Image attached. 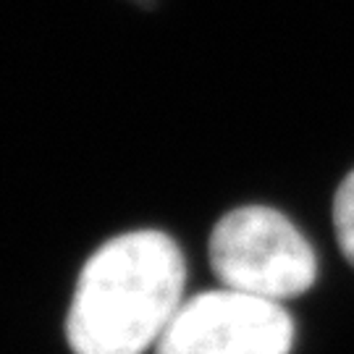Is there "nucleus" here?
Here are the masks:
<instances>
[{
    "instance_id": "nucleus-1",
    "label": "nucleus",
    "mask_w": 354,
    "mask_h": 354,
    "mask_svg": "<svg viewBox=\"0 0 354 354\" xmlns=\"http://www.w3.org/2000/svg\"><path fill=\"white\" fill-rule=\"evenodd\" d=\"M187 260L158 228H137L100 244L79 270L66 315L74 354H145L184 304Z\"/></svg>"
},
{
    "instance_id": "nucleus-2",
    "label": "nucleus",
    "mask_w": 354,
    "mask_h": 354,
    "mask_svg": "<svg viewBox=\"0 0 354 354\" xmlns=\"http://www.w3.org/2000/svg\"><path fill=\"white\" fill-rule=\"evenodd\" d=\"M210 266L223 289L283 304L317 279L313 244L283 213L266 205L234 207L210 234Z\"/></svg>"
},
{
    "instance_id": "nucleus-3",
    "label": "nucleus",
    "mask_w": 354,
    "mask_h": 354,
    "mask_svg": "<svg viewBox=\"0 0 354 354\" xmlns=\"http://www.w3.org/2000/svg\"><path fill=\"white\" fill-rule=\"evenodd\" d=\"M291 344L283 304L221 286L184 299L155 354H289Z\"/></svg>"
},
{
    "instance_id": "nucleus-4",
    "label": "nucleus",
    "mask_w": 354,
    "mask_h": 354,
    "mask_svg": "<svg viewBox=\"0 0 354 354\" xmlns=\"http://www.w3.org/2000/svg\"><path fill=\"white\" fill-rule=\"evenodd\" d=\"M333 228L339 250L354 266V171L346 174L333 197Z\"/></svg>"
}]
</instances>
